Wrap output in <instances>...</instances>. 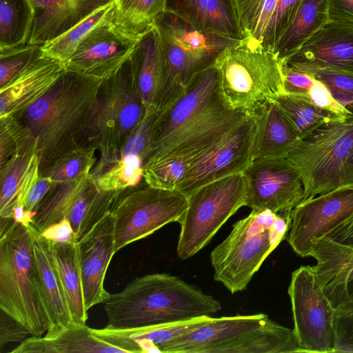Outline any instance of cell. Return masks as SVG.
I'll use <instances>...</instances> for the list:
<instances>
[{
  "label": "cell",
  "instance_id": "42",
  "mask_svg": "<svg viewBox=\"0 0 353 353\" xmlns=\"http://www.w3.org/2000/svg\"><path fill=\"white\" fill-rule=\"evenodd\" d=\"M97 161L96 150L88 145H82L61 158L41 176L48 177L53 183H58L87 176Z\"/></svg>",
  "mask_w": 353,
  "mask_h": 353
},
{
  "label": "cell",
  "instance_id": "27",
  "mask_svg": "<svg viewBox=\"0 0 353 353\" xmlns=\"http://www.w3.org/2000/svg\"><path fill=\"white\" fill-rule=\"evenodd\" d=\"M213 317L203 316L187 321L139 327L92 329L98 338L126 353L160 352V348L171 340L196 329Z\"/></svg>",
  "mask_w": 353,
  "mask_h": 353
},
{
  "label": "cell",
  "instance_id": "39",
  "mask_svg": "<svg viewBox=\"0 0 353 353\" xmlns=\"http://www.w3.org/2000/svg\"><path fill=\"white\" fill-rule=\"evenodd\" d=\"M272 101L277 105L299 139L307 137L324 123L346 116L297 95L282 93Z\"/></svg>",
  "mask_w": 353,
  "mask_h": 353
},
{
  "label": "cell",
  "instance_id": "2",
  "mask_svg": "<svg viewBox=\"0 0 353 353\" xmlns=\"http://www.w3.org/2000/svg\"><path fill=\"white\" fill-rule=\"evenodd\" d=\"M106 327L124 329L212 316L220 303L193 285L165 273L139 276L104 303Z\"/></svg>",
  "mask_w": 353,
  "mask_h": 353
},
{
  "label": "cell",
  "instance_id": "24",
  "mask_svg": "<svg viewBox=\"0 0 353 353\" xmlns=\"http://www.w3.org/2000/svg\"><path fill=\"white\" fill-rule=\"evenodd\" d=\"M309 256L316 261L314 272L332 305L336 307L347 300V287L353 281V247L325 237Z\"/></svg>",
  "mask_w": 353,
  "mask_h": 353
},
{
  "label": "cell",
  "instance_id": "46",
  "mask_svg": "<svg viewBox=\"0 0 353 353\" xmlns=\"http://www.w3.org/2000/svg\"><path fill=\"white\" fill-rule=\"evenodd\" d=\"M41 55V46L25 44L0 50V88Z\"/></svg>",
  "mask_w": 353,
  "mask_h": 353
},
{
  "label": "cell",
  "instance_id": "45",
  "mask_svg": "<svg viewBox=\"0 0 353 353\" xmlns=\"http://www.w3.org/2000/svg\"><path fill=\"white\" fill-rule=\"evenodd\" d=\"M309 76L325 85L333 99L344 109L353 113V72L324 68Z\"/></svg>",
  "mask_w": 353,
  "mask_h": 353
},
{
  "label": "cell",
  "instance_id": "48",
  "mask_svg": "<svg viewBox=\"0 0 353 353\" xmlns=\"http://www.w3.org/2000/svg\"><path fill=\"white\" fill-rule=\"evenodd\" d=\"M156 113L147 115L132 131L123 147L117 151L121 154H135L142 159L148 148Z\"/></svg>",
  "mask_w": 353,
  "mask_h": 353
},
{
  "label": "cell",
  "instance_id": "44",
  "mask_svg": "<svg viewBox=\"0 0 353 353\" xmlns=\"http://www.w3.org/2000/svg\"><path fill=\"white\" fill-rule=\"evenodd\" d=\"M33 137L17 118H0V167L19 154Z\"/></svg>",
  "mask_w": 353,
  "mask_h": 353
},
{
  "label": "cell",
  "instance_id": "38",
  "mask_svg": "<svg viewBox=\"0 0 353 353\" xmlns=\"http://www.w3.org/2000/svg\"><path fill=\"white\" fill-rule=\"evenodd\" d=\"M112 28L139 41L154 26L157 17L165 10L167 0H114Z\"/></svg>",
  "mask_w": 353,
  "mask_h": 353
},
{
  "label": "cell",
  "instance_id": "55",
  "mask_svg": "<svg viewBox=\"0 0 353 353\" xmlns=\"http://www.w3.org/2000/svg\"><path fill=\"white\" fill-rule=\"evenodd\" d=\"M350 161V163L353 165V151H352V153L351 154Z\"/></svg>",
  "mask_w": 353,
  "mask_h": 353
},
{
  "label": "cell",
  "instance_id": "34",
  "mask_svg": "<svg viewBox=\"0 0 353 353\" xmlns=\"http://www.w3.org/2000/svg\"><path fill=\"white\" fill-rule=\"evenodd\" d=\"M329 21L328 0H303L273 53L279 61L290 56Z\"/></svg>",
  "mask_w": 353,
  "mask_h": 353
},
{
  "label": "cell",
  "instance_id": "25",
  "mask_svg": "<svg viewBox=\"0 0 353 353\" xmlns=\"http://www.w3.org/2000/svg\"><path fill=\"white\" fill-rule=\"evenodd\" d=\"M130 63L138 93L148 113H156L167 68L162 43L154 26L139 40Z\"/></svg>",
  "mask_w": 353,
  "mask_h": 353
},
{
  "label": "cell",
  "instance_id": "49",
  "mask_svg": "<svg viewBox=\"0 0 353 353\" xmlns=\"http://www.w3.org/2000/svg\"><path fill=\"white\" fill-rule=\"evenodd\" d=\"M30 332L6 312L0 310V348L13 342H22Z\"/></svg>",
  "mask_w": 353,
  "mask_h": 353
},
{
  "label": "cell",
  "instance_id": "33",
  "mask_svg": "<svg viewBox=\"0 0 353 353\" xmlns=\"http://www.w3.org/2000/svg\"><path fill=\"white\" fill-rule=\"evenodd\" d=\"M89 176L102 191L132 188L144 179L143 159L138 155L117 152L100 155Z\"/></svg>",
  "mask_w": 353,
  "mask_h": 353
},
{
  "label": "cell",
  "instance_id": "32",
  "mask_svg": "<svg viewBox=\"0 0 353 353\" xmlns=\"http://www.w3.org/2000/svg\"><path fill=\"white\" fill-rule=\"evenodd\" d=\"M50 243L73 323L84 325L88 310L84 301L79 244Z\"/></svg>",
  "mask_w": 353,
  "mask_h": 353
},
{
  "label": "cell",
  "instance_id": "31",
  "mask_svg": "<svg viewBox=\"0 0 353 353\" xmlns=\"http://www.w3.org/2000/svg\"><path fill=\"white\" fill-rule=\"evenodd\" d=\"M256 131L252 159L285 157L300 140L292 127L272 101L255 112Z\"/></svg>",
  "mask_w": 353,
  "mask_h": 353
},
{
  "label": "cell",
  "instance_id": "41",
  "mask_svg": "<svg viewBox=\"0 0 353 353\" xmlns=\"http://www.w3.org/2000/svg\"><path fill=\"white\" fill-rule=\"evenodd\" d=\"M282 71L284 93L302 97L317 105L343 115L349 114V112L333 99L327 88L320 81L297 71L283 68Z\"/></svg>",
  "mask_w": 353,
  "mask_h": 353
},
{
  "label": "cell",
  "instance_id": "51",
  "mask_svg": "<svg viewBox=\"0 0 353 353\" xmlns=\"http://www.w3.org/2000/svg\"><path fill=\"white\" fill-rule=\"evenodd\" d=\"M53 182L46 176H39L38 181L30 190L24 209L28 212H36L39 205L52 187Z\"/></svg>",
  "mask_w": 353,
  "mask_h": 353
},
{
  "label": "cell",
  "instance_id": "28",
  "mask_svg": "<svg viewBox=\"0 0 353 353\" xmlns=\"http://www.w3.org/2000/svg\"><path fill=\"white\" fill-rule=\"evenodd\" d=\"M165 10L199 31L243 40L234 0H167Z\"/></svg>",
  "mask_w": 353,
  "mask_h": 353
},
{
  "label": "cell",
  "instance_id": "10",
  "mask_svg": "<svg viewBox=\"0 0 353 353\" xmlns=\"http://www.w3.org/2000/svg\"><path fill=\"white\" fill-rule=\"evenodd\" d=\"M248 187L243 173L203 185L187 196L188 206L181 225L176 252L188 259L207 245L238 210L247 206Z\"/></svg>",
  "mask_w": 353,
  "mask_h": 353
},
{
  "label": "cell",
  "instance_id": "53",
  "mask_svg": "<svg viewBox=\"0 0 353 353\" xmlns=\"http://www.w3.org/2000/svg\"><path fill=\"white\" fill-rule=\"evenodd\" d=\"M329 237L353 247V221Z\"/></svg>",
  "mask_w": 353,
  "mask_h": 353
},
{
  "label": "cell",
  "instance_id": "20",
  "mask_svg": "<svg viewBox=\"0 0 353 353\" xmlns=\"http://www.w3.org/2000/svg\"><path fill=\"white\" fill-rule=\"evenodd\" d=\"M79 260L86 309L105 303L110 294L104 281L109 263L117 252L112 212L79 243Z\"/></svg>",
  "mask_w": 353,
  "mask_h": 353
},
{
  "label": "cell",
  "instance_id": "5",
  "mask_svg": "<svg viewBox=\"0 0 353 353\" xmlns=\"http://www.w3.org/2000/svg\"><path fill=\"white\" fill-rule=\"evenodd\" d=\"M291 216L254 211L237 221L210 254L214 279L232 294L245 290L267 257L285 237Z\"/></svg>",
  "mask_w": 353,
  "mask_h": 353
},
{
  "label": "cell",
  "instance_id": "11",
  "mask_svg": "<svg viewBox=\"0 0 353 353\" xmlns=\"http://www.w3.org/2000/svg\"><path fill=\"white\" fill-rule=\"evenodd\" d=\"M187 206V197L181 193L151 186L144 179L123 190L112 210L116 252L179 222Z\"/></svg>",
  "mask_w": 353,
  "mask_h": 353
},
{
  "label": "cell",
  "instance_id": "17",
  "mask_svg": "<svg viewBox=\"0 0 353 353\" xmlns=\"http://www.w3.org/2000/svg\"><path fill=\"white\" fill-rule=\"evenodd\" d=\"M281 67L307 75L332 68L353 72V21H329Z\"/></svg>",
  "mask_w": 353,
  "mask_h": 353
},
{
  "label": "cell",
  "instance_id": "29",
  "mask_svg": "<svg viewBox=\"0 0 353 353\" xmlns=\"http://www.w3.org/2000/svg\"><path fill=\"white\" fill-rule=\"evenodd\" d=\"M39 176L37 143L33 137L19 154L0 167V217L13 219L14 208L24 207Z\"/></svg>",
  "mask_w": 353,
  "mask_h": 353
},
{
  "label": "cell",
  "instance_id": "12",
  "mask_svg": "<svg viewBox=\"0 0 353 353\" xmlns=\"http://www.w3.org/2000/svg\"><path fill=\"white\" fill-rule=\"evenodd\" d=\"M225 99L214 64L196 73L183 93L156 113L143 167L158 159L192 125Z\"/></svg>",
  "mask_w": 353,
  "mask_h": 353
},
{
  "label": "cell",
  "instance_id": "21",
  "mask_svg": "<svg viewBox=\"0 0 353 353\" xmlns=\"http://www.w3.org/2000/svg\"><path fill=\"white\" fill-rule=\"evenodd\" d=\"M250 114L231 108L223 99L192 125L158 159L149 164L179 159L189 165Z\"/></svg>",
  "mask_w": 353,
  "mask_h": 353
},
{
  "label": "cell",
  "instance_id": "15",
  "mask_svg": "<svg viewBox=\"0 0 353 353\" xmlns=\"http://www.w3.org/2000/svg\"><path fill=\"white\" fill-rule=\"evenodd\" d=\"M256 131L254 113L188 165L177 192L187 197L203 185L231 174L243 173L253 161Z\"/></svg>",
  "mask_w": 353,
  "mask_h": 353
},
{
  "label": "cell",
  "instance_id": "43",
  "mask_svg": "<svg viewBox=\"0 0 353 353\" xmlns=\"http://www.w3.org/2000/svg\"><path fill=\"white\" fill-rule=\"evenodd\" d=\"M188 163L179 159H168L143 167V179L150 185L177 191Z\"/></svg>",
  "mask_w": 353,
  "mask_h": 353
},
{
  "label": "cell",
  "instance_id": "26",
  "mask_svg": "<svg viewBox=\"0 0 353 353\" xmlns=\"http://www.w3.org/2000/svg\"><path fill=\"white\" fill-rule=\"evenodd\" d=\"M34 11L28 44L42 46L112 0H29Z\"/></svg>",
  "mask_w": 353,
  "mask_h": 353
},
{
  "label": "cell",
  "instance_id": "50",
  "mask_svg": "<svg viewBox=\"0 0 353 353\" xmlns=\"http://www.w3.org/2000/svg\"><path fill=\"white\" fill-rule=\"evenodd\" d=\"M41 235L47 240L58 243H76L77 236L67 217L47 228Z\"/></svg>",
  "mask_w": 353,
  "mask_h": 353
},
{
  "label": "cell",
  "instance_id": "7",
  "mask_svg": "<svg viewBox=\"0 0 353 353\" xmlns=\"http://www.w3.org/2000/svg\"><path fill=\"white\" fill-rule=\"evenodd\" d=\"M154 26L160 36L167 68L157 113L183 93L196 73L212 65L226 48L241 41L199 31L168 10L157 17Z\"/></svg>",
  "mask_w": 353,
  "mask_h": 353
},
{
  "label": "cell",
  "instance_id": "4",
  "mask_svg": "<svg viewBox=\"0 0 353 353\" xmlns=\"http://www.w3.org/2000/svg\"><path fill=\"white\" fill-rule=\"evenodd\" d=\"M30 224L14 221L0 234V310L41 336L52 323L39 286Z\"/></svg>",
  "mask_w": 353,
  "mask_h": 353
},
{
  "label": "cell",
  "instance_id": "6",
  "mask_svg": "<svg viewBox=\"0 0 353 353\" xmlns=\"http://www.w3.org/2000/svg\"><path fill=\"white\" fill-rule=\"evenodd\" d=\"M353 113L300 139L285 158L299 172L304 201L353 183Z\"/></svg>",
  "mask_w": 353,
  "mask_h": 353
},
{
  "label": "cell",
  "instance_id": "14",
  "mask_svg": "<svg viewBox=\"0 0 353 353\" xmlns=\"http://www.w3.org/2000/svg\"><path fill=\"white\" fill-rule=\"evenodd\" d=\"M353 221V183L299 203L292 212L288 243L296 254L309 256L323 239Z\"/></svg>",
  "mask_w": 353,
  "mask_h": 353
},
{
  "label": "cell",
  "instance_id": "37",
  "mask_svg": "<svg viewBox=\"0 0 353 353\" xmlns=\"http://www.w3.org/2000/svg\"><path fill=\"white\" fill-rule=\"evenodd\" d=\"M114 0L99 7L72 28L41 46V54L62 63L74 54L79 44L95 28L112 23Z\"/></svg>",
  "mask_w": 353,
  "mask_h": 353
},
{
  "label": "cell",
  "instance_id": "52",
  "mask_svg": "<svg viewBox=\"0 0 353 353\" xmlns=\"http://www.w3.org/2000/svg\"><path fill=\"white\" fill-rule=\"evenodd\" d=\"M330 21H353V0H328Z\"/></svg>",
  "mask_w": 353,
  "mask_h": 353
},
{
  "label": "cell",
  "instance_id": "30",
  "mask_svg": "<svg viewBox=\"0 0 353 353\" xmlns=\"http://www.w3.org/2000/svg\"><path fill=\"white\" fill-rule=\"evenodd\" d=\"M11 353H126L125 350L98 338L92 328L74 325L50 336L27 337Z\"/></svg>",
  "mask_w": 353,
  "mask_h": 353
},
{
  "label": "cell",
  "instance_id": "40",
  "mask_svg": "<svg viewBox=\"0 0 353 353\" xmlns=\"http://www.w3.org/2000/svg\"><path fill=\"white\" fill-rule=\"evenodd\" d=\"M34 19L29 0H0V50L27 44Z\"/></svg>",
  "mask_w": 353,
  "mask_h": 353
},
{
  "label": "cell",
  "instance_id": "13",
  "mask_svg": "<svg viewBox=\"0 0 353 353\" xmlns=\"http://www.w3.org/2000/svg\"><path fill=\"white\" fill-rule=\"evenodd\" d=\"M294 332L301 352H335L336 309L319 283L312 266L292 273L288 287Z\"/></svg>",
  "mask_w": 353,
  "mask_h": 353
},
{
  "label": "cell",
  "instance_id": "9",
  "mask_svg": "<svg viewBox=\"0 0 353 353\" xmlns=\"http://www.w3.org/2000/svg\"><path fill=\"white\" fill-rule=\"evenodd\" d=\"M148 114L129 61L103 81L87 122L83 144L94 148L100 155L118 151Z\"/></svg>",
  "mask_w": 353,
  "mask_h": 353
},
{
  "label": "cell",
  "instance_id": "16",
  "mask_svg": "<svg viewBox=\"0 0 353 353\" xmlns=\"http://www.w3.org/2000/svg\"><path fill=\"white\" fill-rule=\"evenodd\" d=\"M247 183V206L291 216L304 201L301 176L285 157L256 159L243 172Z\"/></svg>",
  "mask_w": 353,
  "mask_h": 353
},
{
  "label": "cell",
  "instance_id": "54",
  "mask_svg": "<svg viewBox=\"0 0 353 353\" xmlns=\"http://www.w3.org/2000/svg\"><path fill=\"white\" fill-rule=\"evenodd\" d=\"M347 292H348L349 299L353 298V281L351 282L348 285Z\"/></svg>",
  "mask_w": 353,
  "mask_h": 353
},
{
  "label": "cell",
  "instance_id": "19",
  "mask_svg": "<svg viewBox=\"0 0 353 353\" xmlns=\"http://www.w3.org/2000/svg\"><path fill=\"white\" fill-rule=\"evenodd\" d=\"M303 0H234L243 41L273 50Z\"/></svg>",
  "mask_w": 353,
  "mask_h": 353
},
{
  "label": "cell",
  "instance_id": "47",
  "mask_svg": "<svg viewBox=\"0 0 353 353\" xmlns=\"http://www.w3.org/2000/svg\"><path fill=\"white\" fill-rule=\"evenodd\" d=\"M335 309V352H353V298Z\"/></svg>",
  "mask_w": 353,
  "mask_h": 353
},
{
  "label": "cell",
  "instance_id": "18",
  "mask_svg": "<svg viewBox=\"0 0 353 353\" xmlns=\"http://www.w3.org/2000/svg\"><path fill=\"white\" fill-rule=\"evenodd\" d=\"M105 24L93 30L63 64L64 70L105 80L128 62L139 41L128 39Z\"/></svg>",
  "mask_w": 353,
  "mask_h": 353
},
{
  "label": "cell",
  "instance_id": "22",
  "mask_svg": "<svg viewBox=\"0 0 353 353\" xmlns=\"http://www.w3.org/2000/svg\"><path fill=\"white\" fill-rule=\"evenodd\" d=\"M64 71L61 62L39 56L0 88V118L23 112L49 91Z\"/></svg>",
  "mask_w": 353,
  "mask_h": 353
},
{
  "label": "cell",
  "instance_id": "36",
  "mask_svg": "<svg viewBox=\"0 0 353 353\" xmlns=\"http://www.w3.org/2000/svg\"><path fill=\"white\" fill-rule=\"evenodd\" d=\"M89 179V175H87L53 183L37 208L30 224L42 233L49 226L59 222L65 217L68 218L72 205Z\"/></svg>",
  "mask_w": 353,
  "mask_h": 353
},
{
  "label": "cell",
  "instance_id": "1",
  "mask_svg": "<svg viewBox=\"0 0 353 353\" xmlns=\"http://www.w3.org/2000/svg\"><path fill=\"white\" fill-rule=\"evenodd\" d=\"M104 80L64 71L49 91L16 117L37 143L40 176L83 144Z\"/></svg>",
  "mask_w": 353,
  "mask_h": 353
},
{
  "label": "cell",
  "instance_id": "35",
  "mask_svg": "<svg viewBox=\"0 0 353 353\" xmlns=\"http://www.w3.org/2000/svg\"><path fill=\"white\" fill-rule=\"evenodd\" d=\"M121 191L100 190L90 178L68 216L77 243L112 212Z\"/></svg>",
  "mask_w": 353,
  "mask_h": 353
},
{
  "label": "cell",
  "instance_id": "23",
  "mask_svg": "<svg viewBox=\"0 0 353 353\" xmlns=\"http://www.w3.org/2000/svg\"><path fill=\"white\" fill-rule=\"evenodd\" d=\"M33 236V251L41 294L52 325L45 336L50 337L74 325L50 243L30 224Z\"/></svg>",
  "mask_w": 353,
  "mask_h": 353
},
{
  "label": "cell",
  "instance_id": "8",
  "mask_svg": "<svg viewBox=\"0 0 353 353\" xmlns=\"http://www.w3.org/2000/svg\"><path fill=\"white\" fill-rule=\"evenodd\" d=\"M214 64L223 96L234 110L254 114L284 93L281 61L271 51L241 41L226 48Z\"/></svg>",
  "mask_w": 353,
  "mask_h": 353
},
{
  "label": "cell",
  "instance_id": "3",
  "mask_svg": "<svg viewBox=\"0 0 353 353\" xmlns=\"http://www.w3.org/2000/svg\"><path fill=\"white\" fill-rule=\"evenodd\" d=\"M294 352H301L294 330L265 314L213 317L160 348V353Z\"/></svg>",
  "mask_w": 353,
  "mask_h": 353
}]
</instances>
